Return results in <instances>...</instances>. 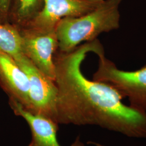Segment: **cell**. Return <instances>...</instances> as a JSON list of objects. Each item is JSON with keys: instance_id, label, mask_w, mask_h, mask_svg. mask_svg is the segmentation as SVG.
I'll list each match as a JSON object with an SVG mask.
<instances>
[{"instance_id": "cell-6", "label": "cell", "mask_w": 146, "mask_h": 146, "mask_svg": "<svg viewBox=\"0 0 146 146\" xmlns=\"http://www.w3.org/2000/svg\"><path fill=\"white\" fill-rule=\"evenodd\" d=\"M43 1L42 11L23 28L37 31H52L56 29L58 22L63 18L84 15L96 9L104 0Z\"/></svg>"}, {"instance_id": "cell-1", "label": "cell", "mask_w": 146, "mask_h": 146, "mask_svg": "<svg viewBox=\"0 0 146 146\" xmlns=\"http://www.w3.org/2000/svg\"><path fill=\"white\" fill-rule=\"evenodd\" d=\"M104 50L96 38L72 52L57 50L53 60L58 89L56 122L93 125L131 138H146V112L124 104V98L109 84L89 80L81 71L89 52Z\"/></svg>"}, {"instance_id": "cell-10", "label": "cell", "mask_w": 146, "mask_h": 146, "mask_svg": "<svg viewBox=\"0 0 146 146\" xmlns=\"http://www.w3.org/2000/svg\"><path fill=\"white\" fill-rule=\"evenodd\" d=\"M0 49L13 58L22 53V38L19 29L10 23L0 22Z\"/></svg>"}, {"instance_id": "cell-11", "label": "cell", "mask_w": 146, "mask_h": 146, "mask_svg": "<svg viewBox=\"0 0 146 146\" xmlns=\"http://www.w3.org/2000/svg\"><path fill=\"white\" fill-rule=\"evenodd\" d=\"M11 0H0V22L9 23L8 14Z\"/></svg>"}, {"instance_id": "cell-9", "label": "cell", "mask_w": 146, "mask_h": 146, "mask_svg": "<svg viewBox=\"0 0 146 146\" xmlns=\"http://www.w3.org/2000/svg\"><path fill=\"white\" fill-rule=\"evenodd\" d=\"M43 5V0H11L8 21L17 29L23 28L40 13Z\"/></svg>"}, {"instance_id": "cell-4", "label": "cell", "mask_w": 146, "mask_h": 146, "mask_svg": "<svg viewBox=\"0 0 146 146\" xmlns=\"http://www.w3.org/2000/svg\"><path fill=\"white\" fill-rule=\"evenodd\" d=\"M13 58L26 74L29 81L31 112L56 122L58 89L55 82L38 69L22 53Z\"/></svg>"}, {"instance_id": "cell-8", "label": "cell", "mask_w": 146, "mask_h": 146, "mask_svg": "<svg viewBox=\"0 0 146 146\" xmlns=\"http://www.w3.org/2000/svg\"><path fill=\"white\" fill-rule=\"evenodd\" d=\"M0 86L9 97L31 111L29 81L10 55L0 49Z\"/></svg>"}, {"instance_id": "cell-12", "label": "cell", "mask_w": 146, "mask_h": 146, "mask_svg": "<svg viewBox=\"0 0 146 146\" xmlns=\"http://www.w3.org/2000/svg\"><path fill=\"white\" fill-rule=\"evenodd\" d=\"M87 144L92 145H94L95 146H105L102 144H101L100 143L96 142H94V141H88V142H87Z\"/></svg>"}, {"instance_id": "cell-5", "label": "cell", "mask_w": 146, "mask_h": 146, "mask_svg": "<svg viewBox=\"0 0 146 146\" xmlns=\"http://www.w3.org/2000/svg\"><path fill=\"white\" fill-rule=\"evenodd\" d=\"M18 29L22 38V53L43 74L55 82L53 57L58 48L56 29L47 31L25 28Z\"/></svg>"}, {"instance_id": "cell-2", "label": "cell", "mask_w": 146, "mask_h": 146, "mask_svg": "<svg viewBox=\"0 0 146 146\" xmlns=\"http://www.w3.org/2000/svg\"><path fill=\"white\" fill-rule=\"evenodd\" d=\"M121 2V0H104L96 9L84 15L63 18L56 27L58 50L70 52L82 42L93 41L101 33L118 29Z\"/></svg>"}, {"instance_id": "cell-3", "label": "cell", "mask_w": 146, "mask_h": 146, "mask_svg": "<svg viewBox=\"0 0 146 146\" xmlns=\"http://www.w3.org/2000/svg\"><path fill=\"white\" fill-rule=\"evenodd\" d=\"M97 55L99 67L93 80L111 85L128 99L131 107L146 112V64L136 70L125 71L106 58L104 51Z\"/></svg>"}, {"instance_id": "cell-7", "label": "cell", "mask_w": 146, "mask_h": 146, "mask_svg": "<svg viewBox=\"0 0 146 146\" xmlns=\"http://www.w3.org/2000/svg\"><path fill=\"white\" fill-rule=\"evenodd\" d=\"M9 104L14 114L23 118L30 127L31 140L28 146H61L56 136L58 123L41 115L33 114L14 100L9 99ZM70 146H85L78 136Z\"/></svg>"}]
</instances>
